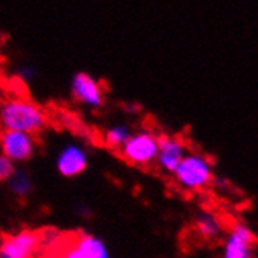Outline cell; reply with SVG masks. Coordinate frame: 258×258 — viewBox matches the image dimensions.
<instances>
[{"instance_id": "cell-1", "label": "cell", "mask_w": 258, "mask_h": 258, "mask_svg": "<svg viewBox=\"0 0 258 258\" xmlns=\"http://www.w3.org/2000/svg\"><path fill=\"white\" fill-rule=\"evenodd\" d=\"M0 122L10 132L35 135L47 125V116L28 99H10L2 103Z\"/></svg>"}, {"instance_id": "cell-3", "label": "cell", "mask_w": 258, "mask_h": 258, "mask_svg": "<svg viewBox=\"0 0 258 258\" xmlns=\"http://www.w3.org/2000/svg\"><path fill=\"white\" fill-rule=\"evenodd\" d=\"M158 154V138L150 132H143L135 136H130V140L119 150V155L122 157L128 164L133 166H149L154 160H157Z\"/></svg>"}, {"instance_id": "cell-5", "label": "cell", "mask_w": 258, "mask_h": 258, "mask_svg": "<svg viewBox=\"0 0 258 258\" xmlns=\"http://www.w3.org/2000/svg\"><path fill=\"white\" fill-rule=\"evenodd\" d=\"M0 147H2L4 154L11 161H25L33 155L35 143L32 136L21 132H10L7 130L2 133V140H0Z\"/></svg>"}, {"instance_id": "cell-15", "label": "cell", "mask_w": 258, "mask_h": 258, "mask_svg": "<svg viewBox=\"0 0 258 258\" xmlns=\"http://www.w3.org/2000/svg\"><path fill=\"white\" fill-rule=\"evenodd\" d=\"M0 140H2V128H0Z\"/></svg>"}, {"instance_id": "cell-10", "label": "cell", "mask_w": 258, "mask_h": 258, "mask_svg": "<svg viewBox=\"0 0 258 258\" xmlns=\"http://www.w3.org/2000/svg\"><path fill=\"white\" fill-rule=\"evenodd\" d=\"M77 249L82 258H108V252L103 242L91 235H77Z\"/></svg>"}, {"instance_id": "cell-4", "label": "cell", "mask_w": 258, "mask_h": 258, "mask_svg": "<svg viewBox=\"0 0 258 258\" xmlns=\"http://www.w3.org/2000/svg\"><path fill=\"white\" fill-rule=\"evenodd\" d=\"M41 249L39 230H24L16 235L4 236L0 258H33Z\"/></svg>"}, {"instance_id": "cell-8", "label": "cell", "mask_w": 258, "mask_h": 258, "mask_svg": "<svg viewBox=\"0 0 258 258\" xmlns=\"http://www.w3.org/2000/svg\"><path fill=\"white\" fill-rule=\"evenodd\" d=\"M72 94L74 97L91 105V107H100L103 103V93H102V86L99 82H96L91 75L85 72H79L72 80Z\"/></svg>"}, {"instance_id": "cell-2", "label": "cell", "mask_w": 258, "mask_h": 258, "mask_svg": "<svg viewBox=\"0 0 258 258\" xmlns=\"http://www.w3.org/2000/svg\"><path fill=\"white\" fill-rule=\"evenodd\" d=\"M174 174L178 186L185 191H201L213 180L211 164L202 155H185Z\"/></svg>"}, {"instance_id": "cell-6", "label": "cell", "mask_w": 258, "mask_h": 258, "mask_svg": "<svg viewBox=\"0 0 258 258\" xmlns=\"http://www.w3.org/2000/svg\"><path fill=\"white\" fill-rule=\"evenodd\" d=\"M157 138H158V154H157L158 164L164 171L175 172L177 166L185 157V143L168 135H160Z\"/></svg>"}, {"instance_id": "cell-9", "label": "cell", "mask_w": 258, "mask_h": 258, "mask_svg": "<svg viewBox=\"0 0 258 258\" xmlns=\"http://www.w3.org/2000/svg\"><path fill=\"white\" fill-rule=\"evenodd\" d=\"M86 154L77 146H68L58 157V171L64 177H75L86 169Z\"/></svg>"}, {"instance_id": "cell-14", "label": "cell", "mask_w": 258, "mask_h": 258, "mask_svg": "<svg viewBox=\"0 0 258 258\" xmlns=\"http://www.w3.org/2000/svg\"><path fill=\"white\" fill-rule=\"evenodd\" d=\"M14 174V166L13 161L8 160L5 155H0V181L10 180V177Z\"/></svg>"}, {"instance_id": "cell-11", "label": "cell", "mask_w": 258, "mask_h": 258, "mask_svg": "<svg viewBox=\"0 0 258 258\" xmlns=\"http://www.w3.org/2000/svg\"><path fill=\"white\" fill-rule=\"evenodd\" d=\"M196 230L201 235V238L213 241L216 239L222 232V224L221 221L211 213H204L196 221Z\"/></svg>"}, {"instance_id": "cell-13", "label": "cell", "mask_w": 258, "mask_h": 258, "mask_svg": "<svg viewBox=\"0 0 258 258\" xmlns=\"http://www.w3.org/2000/svg\"><path fill=\"white\" fill-rule=\"evenodd\" d=\"M8 183L11 191L21 197H25L30 192V189H32V181H30L28 175L21 171H14V174L8 180Z\"/></svg>"}, {"instance_id": "cell-12", "label": "cell", "mask_w": 258, "mask_h": 258, "mask_svg": "<svg viewBox=\"0 0 258 258\" xmlns=\"http://www.w3.org/2000/svg\"><path fill=\"white\" fill-rule=\"evenodd\" d=\"M130 130L124 125H116L105 133V144L114 150H120L122 146L130 140Z\"/></svg>"}, {"instance_id": "cell-7", "label": "cell", "mask_w": 258, "mask_h": 258, "mask_svg": "<svg viewBox=\"0 0 258 258\" xmlns=\"http://www.w3.org/2000/svg\"><path fill=\"white\" fill-rule=\"evenodd\" d=\"M253 233L242 224H235L225 241L224 258H252Z\"/></svg>"}]
</instances>
